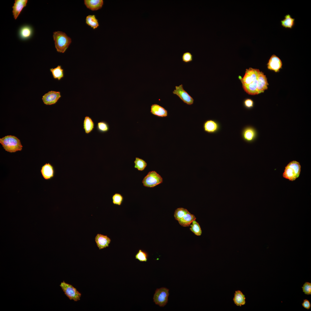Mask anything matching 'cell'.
Instances as JSON below:
<instances>
[{"label": "cell", "mask_w": 311, "mask_h": 311, "mask_svg": "<svg viewBox=\"0 0 311 311\" xmlns=\"http://www.w3.org/2000/svg\"><path fill=\"white\" fill-rule=\"evenodd\" d=\"M61 96L60 92L50 91L45 94L42 99L44 104L51 105L55 104Z\"/></svg>", "instance_id": "obj_11"}, {"label": "cell", "mask_w": 311, "mask_h": 311, "mask_svg": "<svg viewBox=\"0 0 311 311\" xmlns=\"http://www.w3.org/2000/svg\"><path fill=\"white\" fill-rule=\"evenodd\" d=\"M41 172L43 178L45 180L52 178L54 175L53 166L50 163H46L41 168Z\"/></svg>", "instance_id": "obj_14"}, {"label": "cell", "mask_w": 311, "mask_h": 311, "mask_svg": "<svg viewBox=\"0 0 311 311\" xmlns=\"http://www.w3.org/2000/svg\"><path fill=\"white\" fill-rule=\"evenodd\" d=\"M150 112L153 115L160 117H166L168 115L167 111L156 104H152L151 106Z\"/></svg>", "instance_id": "obj_17"}, {"label": "cell", "mask_w": 311, "mask_h": 311, "mask_svg": "<svg viewBox=\"0 0 311 311\" xmlns=\"http://www.w3.org/2000/svg\"><path fill=\"white\" fill-rule=\"evenodd\" d=\"M172 93L177 95L184 103L189 105L193 104L194 99L184 89L182 84L176 86Z\"/></svg>", "instance_id": "obj_9"}, {"label": "cell", "mask_w": 311, "mask_h": 311, "mask_svg": "<svg viewBox=\"0 0 311 311\" xmlns=\"http://www.w3.org/2000/svg\"><path fill=\"white\" fill-rule=\"evenodd\" d=\"M0 143L5 150L9 152H15L22 149L20 140L14 136L7 135L0 138Z\"/></svg>", "instance_id": "obj_2"}, {"label": "cell", "mask_w": 311, "mask_h": 311, "mask_svg": "<svg viewBox=\"0 0 311 311\" xmlns=\"http://www.w3.org/2000/svg\"><path fill=\"white\" fill-rule=\"evenodd\" d=\"M32 34V29L29 26L26 25L22 27L19 31V35L20 38L24 40L30 38Z\"/></svg>", "instance_id": "obj_21"}, {"label": "cell", "mask_w": 311, "mask_h": 311, "mask_svg": "<svg viewBox=\"0 0 311 311\" xmlns=\"http://www.w3.org/2000/svg\"><path fill=\"white\" fill-rule=\"evenodd\" d=\"M27 0H15L12 6V13L14 17L16 19L23 9L26 6Z\"/></svg>", "instance_id": "obj_15"}, {"label": "cell", "mask_w": 311, "mask_h": 311, "mask_svg": "<svg viewBox=\"0 0 311 311\" xmlns=\"http://www.w3.org/2000/svg\"><path fill=\"white\" fill-rule=\"evenodd\" d=\"M301 170L300 163L297 161H293L285 167L283 177L290 181H293L299 177Z\"/></svg>", "instance_id": "obj_3"}, {"label": "cell", "mask_w": 311, "mask_h": 311, "mask_svg": "<svg viewBox=\"0 0 311 311\" xmlns=\"http://www.w3.org/2000/svg\"><path fill=\"white\" fill-rule=\"evenodd\" d=\"M303 291L304 294L307 295L311 294V283L306 282L302 287Z\"/></svg>", "instance_id": "obj_33"}, {"label": "cell", "mask_w": 311, "mask_h": 311, "mask_svg": "<svg viewBox=\"0 0 311 311\" xmlns=\"http://www.w3.org/2000/svg\"><path fill=\"white\" fill-rule=\"evenodd\" d=\"M169 295V290L165 287L157 289L154 294L153 299L156 304L164 307L167 304Z\"/></svg>", "instance_id": "obj_6"}, {"label": "cell", "mask_w": 311, "mask_h": 311, "mask_svg": "<svg viewBox=\"0 0 311 311\" xmlns=\"http://www.w3.org/2000/svg\"><path fill=\"white\" fill-rule=\"evenodd\" d=\"M53 37L55 48L59 52H65L71 42V39L62 31L54 32Z\"/></svg>", "instance_id": "obj_1"}, {"label": "cell", "mask_w": 311, "mask_h": 311, "mask_svg": "<svg viewBox=\"0 0 311 311\" xmlns=\"http://www.w3.org/2000/svg\"><path fill=\"white\" fill-rule=\"evenodd\" d=\"M295 19L291 17L289 14L286 15L285 18L281 20V25L284 27L291 29L295 24Z\"/></svg>", "instance_id": "obj_23"}, {"label": "cell", "mask_w": 311, "mask_h": 311, "mask_svg": "<svg viewBox=\"0 0 311 311\" xmlns=\"http://www.w3.org/2000/svg\"><path fill=\"white\" fill-rule=\"evenodd\" d=\"M192 223V224L190 225L191 227L190 228V230L196 235L198 236H200L202 234V231L198 223L195 220L193 221Z\"/></svg>", "instance_id": "obj_27"}, {"label": "cell", "mask_w": 311, "mask_h": 311, "mask_svg": "<svg viewBox=\"0 0 311 311\" xmlns=\"http://www.w3.org/2000/svg\"><path fill=\"white\" fill-rule=\"evenodd\" d=\"M112 202L114 204L120 206L123 200V196L119 193H115L112 196Z\"/></svg>", "instance_id": "obj_31"}, {"label": "cell", "mask_w": 311, "mask_h": 311, "mask_svg": "<svg viewBox=\"0 0 311 311\" xmlns=\"http://www.w3.org/2000/svg\"><path fill=\"white\" fill-rule=\"evenodd\" d=\"M84 3L87 8L92 11H96L101 8L103 1L102 0H85Z\"/></svg>", "instance_id": "obj_18"}, {"label": "cell", "mask_w": 311, "mask_h": 311, "mask_svg": "<svg viewBox=\"0 0 311 311\" xmlns=\"http://www.w3.org/2000/svg\"><path fill=\"white\" fill-rule=\"evenodd\" d=\"M204 131L209 134L217 133L220 130L221 126L220 123L213 120H208L205 121L203 125Z\"/></svg>", "instance_id": "obj_10"}, {"label": "cell", "mask_w": 311, "mask_h": 311, "mask_svg": "<svg viewBox=\"0 0 311 311\" xmlns=\"http://www.w3.org/2000/svg\"><path fill=\"white\" fill-rule=\"evenodd\" d=\"M243 104L245 108L250 109L253 107L254 103L252 99L247 98L244 100Z\"/></svg>", "instance_id": "obj_34"}, {"label": "cell", "mask_w": 311, "mask_h": 311, "mask_svg": "<svg viewBox=\"0 0 311 311\" xmlns=\"http://www.w3.org/2000/svg\"><path fill=\"white\" fill-rule=\"evenodd\" d=\"M86 23L94 29L97 28L99 26L97 19L94 15H88L86 19Z\"/></svg>", "instance_id": "obj_25"}, {"label": "cell", "mask_w": 311, "mask_h": 311, "mask_svg": "<svg viewBox=\"0 0 311 311\" xmlns=\"http://www.w3.org/2000/svg\"><path fill=\"white\" fill-rule=\"evenodd\" d=\"M302 306L304 308L309 310L310 308L311 305L310 301L308 299L304 300L302 304Z\"/></svg>", "instance_id": "obj_35"}, {"label": "cell", "mask_w": 311, "mask_h": 311, "mask_svg": "<svg viewBox=\"0 0 311 311\" xmlns=\"http://www.w3.org/2000/svg\"><path fill=\"white\" fill-rule=\"evenodd\" d=\"M135 258L140 261H147V260L148 255L145 251L141 249L139 250L135 255Z\"/></svg>", "instance_id": "obj_30"}, {"label": "cell", "mask_w": 311, "mask_h": 311, "mask_svg": "<svg viewBox=\"0 0 311 311\" xmlns=\"http://www.w3.org/2000/svg\"><path fill=\"white\" fill-rule=\"evenodd\" d=\"M162 177L154 171L148 172L143 178L142 183L144 186L148 187H153L162 183L163 182Z\"/></svg>", "instance_id": "obj_5"}, {"label": "cell", "mask_w": 311, "mask_h": 311, "mask_svg": "<svg viewBox=\"0 0 311 311\" xmlns=\"http://www.w3.org/2000/svg\"><path fill=\"white\" fill-rule=\"evenodd\" d=\"M196 219V217L194 215L189 212L178 221L181 225L186 227L189 226L193 221Z\"/></svg>", "instance_id": "obj_20"}, {"label": "cell", "mask_w": 311, "mask_h": 311, "mask_svg": "<svg viewBox=\"0 0 311 311\" xmlns=\"http://www.w3.org/2000/svg\"><path fill=\"white\" fill-rule=\"evenodd\" d=\"M59 286L69 299L75 301L80 300L81 295V293L72 285L66 283L63 280L61 282Z\"/></svg>", "instance_id": "obj_4"}, {"label": "cell", "mask_w": 311, "mask_h": 311, "mask_svg": "<svg viewBox=\"0 0 311 311\" xmlns=\"http://www.w3.org/2000/svg\"><path fill=\"white\" fill-rule=\"evenodd\" d=\"M134 162V168L139 171L143 170L147 166V163L145 160L137 157L136 158Z\"/></svg>", "instance_id": "obj_26"}, {"label": "cell", "mask_w": 311, "mask_h": 311, "mask_svg": "<svg viewBox=\"0 0 311 311\" xmlns=\"http://www.w3.org/2000/svg\"><path fill=\"white\" fill-rule=\"evenodd\" d=\"M94 123L92 119L88 116H86L84 118L83 122V128L86 134L90 133L94 129Z\"/></svg>", "instance_id": "obj_22"}, {"label": "cell", "mask_w": 311, "mask_h": 311, "mask_svg": "<svg viewBox=\"0 0 311 311\" xmlns=\"http://www.w3.org/2000/svg\"><path fill=\"white\" fill-rule=\"evenodd\" d=\"M182 60L185 63H188L193 60V56L189 52H186L183 54L182 57Z\"/></svg>", "instance_id": "obj_32"}, {"label": "cell", "mask_w": 311, "mask_h": 311, "mask_svg": "<svg viewBox=\"0 0 311 311\" xmlns=\"http://www.w3.org/2000/svg\"><path fill=\"white\" fill-rule=\"evenodd\" d=\"M98 131L101 133H105L108 132L109 127L108 124L106 122L102 121L98 123L97 126Z\"/></svg>", "instance_id": "obj_28"}, {"label": "cell", "mask_w": 311, "mask_h": 311, "mask_svg": "<svg viewBox=\"0 0 311 311\" xmlns=\"http://www.w3.org/2000/svg\"><path fill=\"white\" fill-rule=\"evenodd\" d=\"M50 71L55 79L59 80L64 77L63 70L61 66L58 65L56 68H51Z\"/></svg>", "instance_id": "obj_24"}, {"label": "cell", "mask_w": 311, "mask_h": 311, "mask_svg": "<svg viewBox=\"0 0 311 311\" xmlns=\"http://www.w3.org/2000/svg\"><path fill=\"white\" fill-rule=\"evenodd\" d=\"M241 134L242 139L245 141L251 143L257 139L258 133L254 127L249 125L246 126L243 128Z\"/></svg>", "instance_id": "obj_8"}, {"label": "cell", "mask_w": 311, "mask_h": 311, "mask_svg": "<svg viewBox=\"0 0 311 311\" xmlns=\"http://www.w3.org/2000/svg\"><path fill=\"white\" fill-rule=\"evenodd\" d=\"M95 240L99 249L108 247L111 241V239L107 236L98 234L96 236Z\"/></svg>", "instance_id": "obj_13"}, {"label": "cell", "mask_w": 311, "mask_h": 311, "mask_svg": "<svg viewBox=\"0 0 311 311\" xmlns=\"http://www.w3.org/2000/svg\"><path fill=\"white\" fill-rule=\"evenodd\" d=\"M260 72L258 69L252 68L246 69L243 77L242 78L241 76L239 77L242 83V86H247L255 81L258 79Z\"/></svg>", "instance_id": "obj_7"}, {"label": "cell", "mask_w": 311, "mask_h": 311, "mask_svg": "<svg viewBox=\"0 0 311 311\" xmlns=\"http://www.w3.org/2000/svg\"><path fill=\"white\" fill-rule=\"evenodd\" d=\"M189 212L186 209L183 208H178L175 211L174 217L175 219L178 221Z\"/></svg>", "instance_id": "obj_29"}, {"label": "cell", "mask_w": 311, "mask_h": 311, "mask_svg": "<svg viewBox=\"0 0 311 311\" xmlns=\"http://www.w3.org/2000/svg\"><path fill=\"white\" fill-rule=\"evenodd\" d=\"M258 80L257 92L258 94L263 92L267 89L269 84L266 75L262 71H261L259 75Z\"/></svg>", "instance_id": "obj_16"}, {"label": "cell", "mask_w": 311, "mask_h": 311, "mask_svg": "<svg viewBox=\"0 0 311 311\" xmlns=\"http://www.w3.org/2000/svg\"><path fill=\"white\" fill-rule=\"evenodd\" d=\"M267 65L268 69L278 72L282 68V64L280 59L275 55L273 54L269 59Z\"/></svg>", "instance_id": "obj_12"}, {"label": "cell", "mask_w": 311, "mask_h": 311, "mask_svg": "<svg viewBox=\"0 0 311 311\" xmlns=\"http://www.w3.org/2000/svg\"><path fill=\"white\" fill-rule=\"evenodd\" d=\"M245 295L240 290L235 291L233 300L234 303L236 306L241 307L246 304Z\"/></svg>", "instance_id": "obj_19"}]
</instances>
